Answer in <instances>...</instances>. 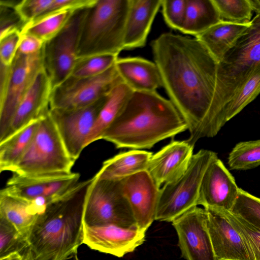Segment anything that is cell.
<instances>
[{
	"mask_svg": "<svg viewBox=\"0 0 260 260\" xmlns=\"http://www.w3.org/2000/svg\"><path fill=\"white\" fill-rule=\"evenodd\" d=\"M221 21L246 23L251 21L253 11L249 0H213Z\"/></svg>",
	"mask_w": 260,
	"mask_h": 260,
	"instance_id": "d6a6232c",
	"label": "cell"
},
{
	"mask_svg": "<svg viewBox=\"0 0 260 260\" xmlns=\"http://www.w3.org/2000/svg\"><path fill=\"white\" fill-rule=\"evenodd\" d=\"M122 82L115 64L98 76L87 78L70 76L53 88L50 109L71 110L88 106L108 97Z\"/></svg>",
	"mask_w": 260,
	"mask_h": 260,
	"instance_id": "30bf717a",
	"label": "cell"
},
{
	"mask_svg": "<svg viewBox=\"0 0 260 260\" xmlns=\"http://www.w3.org/2000/svg\"><path fill=\"white\" fill-rule=\"evenodd\" d=\"M225 212L232 225L247 243L255 260H260V231L230 211Z\"/></svg>",
	"mask_w": 260,
	"mask_h": 260,
	"instance_id": "d590c367",
	"label": "cell"
},
{
	"mask_svg": "<svg viewBox=\"0 0 260 260\" xmlns=\"http://www.w3.org/2000/svg\"><path fill=\"white\" fill-rule=\"evenodd\" d=\"M108 96L81 108L50 109V115L63 144L75 161L86 147L89 135Z\"/></svg>",
	"mask_w": 260,
	"mask_h": 260,
	"instance_id": "7c38bea8",
	"label": "cell"
},
{
	"mask_svg": "<svg viewBox=\"0 0 260 260\" xmlns=\"http://www.w3.org/2000/svg\"><path fill=\"white\" fill-rule=\"evenodd\" d=\"M134 91L124 82L117 85L101 110L86 142V146L101 139Z\"/></svg>",
	"mask_w": 260,
	"mask_h": 260,
	"instance_id": "83f0119b",
	"label": "cell"
},
{
	"mask_svg": "<svg viewBox=\"0 0 260 260\" xmlns=\"http://www.w3.org/2000/svg\"><path fill=\"white\" fill-rule=\"evenodd\" d=\"M80 177L72 172L37 175L13 173L1 190L28 201L44 197L51 202L74 187Z\"/></svg>",
	"mask_w": 260,
	"mask_h": 260,
	"instance_id": "5bb4252c",
	"label": "cell"
},
{
	"mask_svg": "<svg viewBox=\"0 0 260 260\" xmlns=\"http://www.w3.org/2000/svg\"><path fill=\"white\" fill-rule=\"evenodd\" d=\"M21 260H35L32 252L28 247L22 253Z\"/></svg>",
	"mask_w": 260,
	"mask_h": 260,
	"instance_id": "b9f144b4",
	"label": "cell"
},
{
	"mask_svg": "<svg viewBox=\"0 0 260 260\" xmlns=\"http://www.w3.org/2000/svg\"><path fill=\"white\" fill-rule=\"evenodd\" d=\"M162 0H131L123 50L144 47Z\"/></svg>",
	"mask_w": 260,
	"mask_h": 260,
	"instance_id": "44dd1931",
	"label": "cell"
},
{
	"mask_svg": "<svg viewBox=\"0 0 260 260\" xmlns=\"http://www.w3.org/2000/svg\"><path fill=\"white\" fill-rule=\"evenodd\" d=\"M207 217L206 210L196 206L172 222L182 256L186 260H218L207 227Z\"/></svg>",
	"mask_w": 260,
	"mask_h": 260,
	"instance_id": "4fadbf2b",
	"label": "cell"
},
{
	"mask_svg": "<svg viewBox=\"0 0 260 260\" xmlns=\"http://www.w3.org/2000/svg\"><path fill=\"white\" fill-rule=\"evenodd\" d=\"M253 11L256 14H260V0H249Z\"/></svg>",
	"mask_w": 260,
	"mask_h": 260,
	"instance_id": "7bdbcfd3",
	"label": "cell"
},
{
	"mask_svg": "<svg viewBox=\"0 0 260 260\" xmlns=\"http://www.w3.org/2000/svg\"><path fill=\"white\" fill-rule=\"evenodd\" d=\"M84 207L83 224H113L123 228L138 226L122 190L121 180L101 179L96 175Z\"/></svg>",
	"mask_w": 260,
	"mask_h": 260,
	"instance_id": "ba28073f",
	"label": "cell"
},
{
	"mask_svg": "<svg viewBox=\"0 0 260 260\" xmlns=\"http://www.w3.org/2000/svg\"><path fill=\"white\" fill-rule=\"evenodd\" d=\"M146 231L138 226L83 224V244L91 249L121 257L143 243Z\"/></svg>",
	"mask_w": 260,
	"mask_h": 260,
	"instance_id": "9a60e30c",
	"label": "cell"
},
{
	"mask_svg": "<svg viewBox=\"0 0 260 260\" xmlns=\"http://www.w3.org/2000/svg\"><path fill=\"white\" fill-rule=\"evenodd\" d=\"M89 8L75 11L60 32L44 44L43 67L53 88L71 75L78 61L79 40Z\"/></svg>",
	"mask_w": 260,
	"mask_h": 260,
	"instance_id": "9c48e42d",
	"label": "cell"
},
{
	"mask_svg": "<svg viewBox=\"0 0 260 260\" xmlns=\"http://www.w3.org/2000/svg\"><path fill=\"white\" fill-rule=\"evenodd\" d=\"M250 25L220 21L195 38L220 62Z\"/></svg>",
	"mask_w": 260,
	"mask_h": 260,
	"instance_id": "603a6c76",
	"label": "cell"
},
{
	"mask_svg": "<svg viewBox=\"0 0 260 260\" xmlns=\"http://www.w3.org/2000/svg\"><path fill=\"white\" fill-rule=\"evenodd\" d=\"M206 210L207 227L217 259L255 260L247 243L232 225L225 210Z\"/></svg>",
	"mask_w": 260,
	"mask_h": 260,
	"instance_id": "e0dca14e",
	"label": "cell"
},
{
	"mask_svg": "<svg viewBox=\"0 0 260 260\" xmlns=\"http://www.w3.org/2000/svg\"><path fill=\"white\" fill-rule=\"evenodd\" d=\"M259 66L260 14L253 18L250 27L219 62L215 106L221 120L227 122L229 102L243 81Z\"/></svg>",
	"mask_w": 260,
	"mask_h": 260,
	"instance_id": "5b68a950",
	"label": "cell"
},
{
	"mask_svg": "<svg viewBox=\"0 0 260 260\" xmlns=\"http://www.w3.org/2000/svg\"><path fill=\"white\" fill-rule=\"evenodd\" d=\"M22 258V254L18 252L14 253L0 258V260H21Z\"/></svg>",
	"mask_w": 260,
	"mask_h": 260,
	"instance_id": "60d3db41",
	"label": "cell"
},
{
	"mask_svg": "<svg viewBox=\"0 0 260 260\" xmlns=\"http://www.w3.org/2000/svg\"><path fill=\"white\" fill-rule=\"evenodd\" d=\"M52 89L50 78L43 69L19 104L3 141L49 113Z\"/></svg>",
	"mask_w": 260,
	"mask_h": 260,
	"instance_id": "d6986e66",
	"label": "cell"
},
{
	"mask_svg": "<svg viewBox=\"0 0 260 260\" xmlns=\"http://www.w3.org/2000/svg\"><path fill=\"white\" fill-rule=\"evenodd\" d=\"M216 157L215 152L207 149H201L193 154L185 172L160 188L155 220L172 222L198 206L203 177L209 165Z\"/></svg>",
	"mask_w": 260,
	"mask_h": 260,
	"instance_id": "52a82bcc",
	"label": "cell"
},
{
	"mask_svg": "<svg viewBox=\"0 0 260 260\" xmlns=\"http://www.w3.org/2000/svg\"><path fill=\"white\" fill-rule=\"evenodd\" d=\"M186 0H162V14L166 23L180 31L185 19Z\"/></svg>",
	"mask_w": 260,
	"mask_h": 260,
	"instance_id": "8d00e7d4",
	"label": "cell"
},
{
	"mask_svg": "<svg viewBox=\"0 0 260 260\" xmlns=\"http://www.w3.org/2000/svg\"><path fill=\"white\" fill-rule=\"evenodd\" d=\"M259 93L260 66L251 73L234 93L226 106V121L240 113Z\"/></svg>",
	"mask_w": 260,
	"mask_h": 260,
	"instance_id": "f546056e",
	"label": "cell"
},
{
	"mask_svg": "<svg viewBox=\"0 0 260 260\" xmlns=\"http://www.w3.org/2000/svg\"><path fill=\"white\" fill-rule=\"evenodd\" d=\"M187 129L170 100L156 91H134L101 139L117 148L150 149Z\"/></svg>",
	"mask_w": 260,
	"mask_h": 260,
	"instance_id": "7a4b0ae2",
	"label": "cell"
},
{
	"mask_svg": "<svg viewBox=\"0 0 260 260\" xmlns=\"http://www.w3.org/2000/svg\"><path fill=\"white\" fill-rule=\"evenodd\" d=\"M231 170H246L260 166V139L237 143L229 154Z\"/></svg>",
	"mask_w": 260,
	"mask_h": 260,
	"instance_id": "4dcf8cb0",
	"label": "cell"
},
{
	"mask_svg": "<svg viewBox=\"0 0 260 260\" xmlns=\"http://www.w3.org/2000/svg\"><path fill=\"white\" fill-rule=\"evenodd\" d=\"M193 148L187 140L172 141L153 154L147 171L159 188L185 172L193 155Z\"/></svg>",
	"mask_w": 260,
	"mask_h": 260,
	"instance_id": "ffe728a7",
	"label": "cell"
},
{
	"mask_svg": "<svg viewBox=\"0 0 260 260\" xmlns=\"http://www.w3.org/2000/svg\"><path fill=\"white\" fill-rule=\"evenodd\" d=\"M117 58L113 55H101L78 59L71 76L77 78L98 76L111 68Z\"/></svg>",
	"mask_w": 260,
	"mask_h": 260,
	"instance_id": "e575fe53",
	"label": "cell"
},
{
	"mask_svg": "<svg viewBox=\"0 0 260 260\" xmlns=\"http://www.w3.org/2000/svg\"><path fill=\"white\" fill-rule=\"evenodd\" d=\"M220 21L213 0H186L185 19L180 31L196 37Z\"/></svg>",
	"mask_w": 260,
	"mask_h": 260,
	"instance_id": "484cf974",
	"label": "cell"
},
{
	"mask_svg": "<svg viewBox=\"0 0 260 260\" xmlns=\"http://www.w3.org/2000/svg\"><path fill=\"white\" fill-rule=\"evenodd\" d=\"M152 155L151 152L136 149L119 153L105 160L95 175L101 179L121 180L147 170Z\"/></svg>",
	"mask_w": 260,
	"mask_h": 260,
	"instance_id": "cb8c5ba5",
	"label": "cell"
},
{
	"mask_svg": "<svg viewBox=\"0 0 260 260\" xmlns=\"http://www.w3.org/2000/svg\"><path fill=\"white\" fill-rule=\"evenodd\" d=\"M28 247L27 238L0 215V258L16 252L22 254Z\"/></svg>",
	"mask_w": 260,
	"mask_h": 260,
	"instance_id": "1f68e13d",
	"label": "cell"
},
{
	"mask_svg": "<svg viewBox=\"0 0 260 260\" xmlns=\"http://www.w3.org/2000/svg\"><path fill=\"white\" fill-rule=\"evenodd\" d=\"M21 32H13L0 40V64L12 66L17 53Z\"/></svg>",
	"mask_w": 260,
	"mask_h": 260,
	"instance_id": "f35d334b",
	"label": "cell"
},
{
	"mask_svg": "<svg viewBox=\"0 0 260 260\" xmlns=\"http://www.w3.org/2000/svg\"><path fill=\"white\" fill-rule=\"evenodd\" d=\"M76 10L62 9L43 15L26 24L21 34H30L45 43L60 32Z\"/></svg>",
	"mask_w": 260,
	"mask_h": 260,
	"instance_id": "f1b7e54d",
	"label": "cell"
},
{
	"mask_svg": "<svg viewBox=\"0 0 260 260\" xmlns=\"http://www.w3.org/2000/svg\"><path fill=\"white\" fill-rule=\"evenodd\" d=\"M44 44V42L33 35L22 33L17 53L24 55L34 54L40 51Z\"/></svg>",
	"mask_w": 260,
	"mask_h": 260,
	"instance_id": "ab89813d",
	"label": "cell"
},
{
	"mask_svg": "<svg viewBox=\"0 0 260 260\" xmlns=\"http://www.w3.org/2000/svg\"><path fill=\"white\" fill-rule=\"evenodd\" d=\"M40 119L31 122L0 142V171H11L30 144Z\"/></svg>",
	"mask_w": 260,
	"mask_h": 260,
	"instance_id": "4316f807",
	"label": "cell"
},
{
	"mask_svg": "<svg viewBox=\"0 0 260 260\" xmlns=\"http://www.w3.org/2000/svg\"><path fill=\"white\" fill-rule=\"evenodd\" d=\"M94 176L49 203L27 237L35 260H62L83 244V215Z\"/></svg>",
	"mask_w": 260,
	"mask_h": 260,
	"instance_id": "3957f363",
	"label": "cell"
},
{
	"mask_svg": "<svg viewBox=\"0 0 260 260\" xmlns=\"http://www.w3.org/2000/svg\"><path fill=\"white\" fill-rule=\"evenodd\" d=\"M52 2V0H21L16 1L14 8L26 25L45 14Z\"/></svg>",
	"mask_w": 260,
	"mask_h": 260,
	"instance_id": "74e56055",
	"label": "cell"
},
{
	"mask_svg": "<svg viewBox=\"0 0 260 260\" xmlns=\"http://www.w3.org/2000/svg\"><path fill=\"white\" fill-rule=\"evenodd\" d=\"M43 49L29 55L16 53L5 93L0 99V142L5 138L19 104L44 69Z\"/></svg>",
	"mask_w": 260,
	"mask_h": 260,
	"instance_id": "8fae6325",
	"label": "cell"
},
{
	"mask_svg": "<svg viewBox=\"0 0 260 260\" xmlns=\"http://www.w3.org/2000/svg\"><path fill=\"white\" fill-rule=\"evenodd\" d=\"M151 48L162 87L187 126L188 141L194 146L215 136L222 127L215 107L219 62L196 38L164 33Z\"/></svg>",
	"mask_w": 260,
	"mask_h": 260,
	"instance_id": "6da1fadb",
	"label": "cell"
},
{
	"mask_svg": "<svg viewBox=\"0 0 260 260\" xmlns=\"http://www.w3.org/2000/svg\"><path fill=\"white\" fill-rule=\"evenodd\" d=\"M239 190L234 177L217 157L210 162L204 174L197 205L206 209L231 211Z\"/></svg>",
	"mask_w": 260,
	"mask_h": 260,
	"instance_id": "2e32d148",
	"label": "cell"
},
{
	"mask_svg": "<svg viewBox=\"0 0 260 260\" xmlns=\"http://www.w3.org/2000/svg\"><path fill=\"white\" fill-rule=\"evenodd\" d=\"M131 0H97L89 8L78 49V59L101 55L118 56L123 50Z\"/></svg>",
	"mask_w": 260,
	"mask_h": 260,
	"instance_id": "277c9868",
	"label": "cell"
},
{
	"mask_svg": "<svg viewBox=\"0 0 260 260\" xmlns=\"http://www.w3.org/2000/svg\"><path fill=\"white\" fill-rule=\"evenodd\" d=\"M115 66L123 82L133 91L154 92L162 87L155 62L138 57H118Z\"/></svg>",
	"mask_w": 260,
	"mask_h": 260,
	"instance_id": "7402d4cb",
	"label": "cell"
},
{
	"mask_svg": "<svg viewBox=\"0 0 260 260\" xmlns=\"http://www.w3.org/2000/svg\"><path fill=\"white\" fill-rule=\"evenodd\" d=\"M62 260H80L77 255V251L72 253Z\"/></svg>",
	"mask_w": 260,
	"mask_h": 260,
	"instance_id": "ee69618b",
	"label": "cell"
},
{
	"mask_svg": "<svg viewBox=\"0 0 260 260\" xmlns=\"http://www.w3.org/2000/svg\"><path fill=\"white\" fill-rule=\"evenodd\" d=\"M230 211L260 231V198L239 188L238 197Z\"/></svg>",
	"mask_w": 260,
	"mask_h": 260,
	"instance_id": "836d02e7",
	"label": "cell"
},
{
	"mask_svg": "<svg viewBox=\"0 0 260 260\" xmlns=\"http://www.w3.org/2000/svg\"><path fill=\"white\" fill-rule=\"evenodd\" d=\"M75 162L49 113L40 119L30 144L11 172L22 175L69 173Z\"/></svg>",
	"mask_w": 260,
	"mask_h": 260,
	"instance_id": "8992f818",
	"label": "cell"
},
{
	"mask_svg": "<svg viewBox=\"0 0 260 260\" xmlns=\"http://www.w3.org/2000/svg\"><path fill=\"white\" fill-rule=\"evenodd\" d=\"M121 182L138 226L147 230L155 220L160 188L147 170L128 176Z\"/></svg>",
	"mask_w": 260,
	"mask_h": 260,
	"instance_id": "ac0fdd59",
	"label": "cell"
},
{
	"mask_svg": "<svg viewBox=\"0 0 260 260\" xmlns=\"http://www.w3.org/2000/svg\"><path fill=\"white\" fill-rule=\"evenodd\" d=\"M42 211L32 201L0 191V215L11 222L26 238Z\"/></svg>",
	"mask_w": 260,
	"mask_h": 260,
	"instance_id": "d4e9b609",
	"label": "cell"
}]
</instances>
